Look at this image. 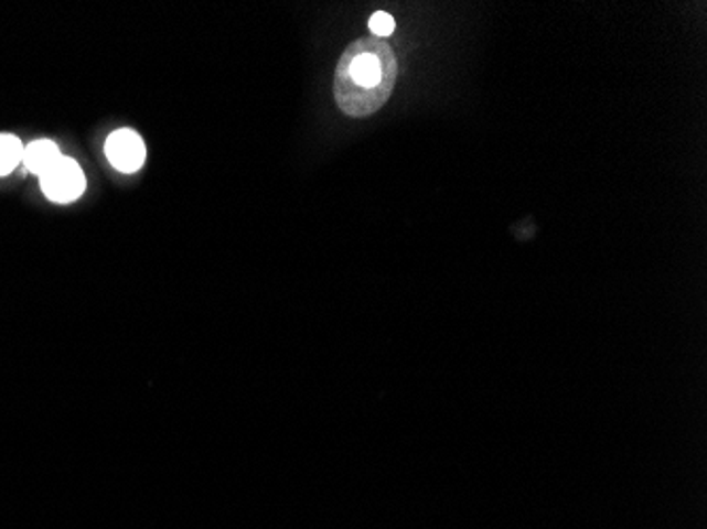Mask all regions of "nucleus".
Returning a JSON list of instances; mask_svg holds the SVG:
<instances>
[{"instance_id":"obj_1","label":"nucleus","mask_w":707,"mask_h":529,"mask_svg":"<svg viewBox=\"0 0 707 529\" xmlns=\"http://www.w3.org/2000/svg\"><path fill=\"white\" fill-rule=\"evenodd\" d=\"M398 80V60L393 45L384 39H358L341 53L333 98L350 119H367L393 98Z\"/></svg>"},{"instance_id":"obj_2","label":"nucleus","mask_w":707,"mask_h":529,"mask_svg":"<svg viewBox=\"0 0 707 529\" xmlns=\"http://www.w3.org/2000/svg\"><path fill=\"white\" fill-rule=\"evenodd\" d=\"M39 185L53 204H73L83 197L87 179L77 159L62 155L45 174L39 176Z\"/></svg>"},{"instance_id":"obj_3","label":"nucleus","mask_w":707,"mask_h":529,"mask_svg":"<svg viewBox=\"0 0 707 529\" xmlns=\"http://www.w3.org/2000/svg\"><path fill=\"white\" fill-rule=\"evenodd\" d=\"M105 155L121 174H136L147 161V144L136 130L121 128L106 138Z\"/></svg>"},{"instance_id":"obj_4","label":"nucleus","mask_w":707,"mask_h":529,"mask_svg":"<svg viewBox=\"0 0 707 529\" xmlns=\"http://www.w3.org/2000/svg\"><path fill=\"white\" fill-rule=\"evenodd\" d=\"M60 158H62L60 147H57L53 140L41 138V140H34V142H30V144L24 147L22 165L26 168L30 174L41 176V174H45Z\"/></svg>"},{"instance_id":"obj_5","label":"nucleus","mask_w":707,"mask_h":529,"mask_svg":"<svg viewBox=\"0 0 707 529\" xmlns=\"http://www.w3.org/2000/svg\"><path fill=\"white\" fill-rule=\"evenodd\" d=\"M24 142L15 133H0V179L22 165L24 159Z\"/></svg>"},{"instance_id":"obj_6","label":"nucleus","mask_w":707,"mask_h":529,"mask_svg":"<svg viewBox=\"0 0 707 529\" xmlns=\"http://www.w3.org/2000/svg\"><path fill=\"white\" fill-rule=\"evenodd\" d=\"M394 28H396L394 18L390 13H386V11H377V13L371 15V20H368V30H371V34H373L375 39H388V36L393 34Z\"/></svg>"}]
</instances>
